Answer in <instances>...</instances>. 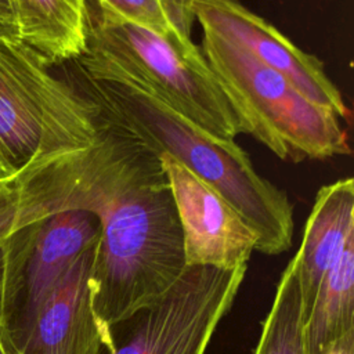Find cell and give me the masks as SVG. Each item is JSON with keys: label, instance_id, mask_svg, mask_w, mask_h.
Listing matches in <instances>:
<instances>
[{"label": "cell", "instance_id": "15", "mask_svg": "<svg viewBox=\"0 0 354 354\" xmlns=\"http://www.w3.org/2000/svg\"><path fill=\"white\" fill-rule=\"evenodd\" d=\"M122 19L183 46H192L194 14L189 0H87Z\"/></svg>", "mask_w": 354, "mask_h": 354}, {"label": "cell", "instance_id": "8", "mask_svg": "<svg viewBox=\"0 0 354 354\" xmlns=\"http://www.w3.org/2000/svg\"><path fill=\"white\" fill-rule=\"evenodd\" d=\"M189 4L202 29L238 44L259 62L283 75L311 101L340 119H350L351 111L324 62L292 43L267 19L239 0H189Z\"/></svg>", "mask_w": 354, "mask_h": 354}, {"label": "cell", "instance_id": "10", "mask_svg": "<svg viewBox=\"0 0 354 354\" xmlns=\"http://www.w3.org/2000/svg\"><path fill=\"white\" fill-rule=\"evenodd\" d=\"M95 248L83 252L47 296L18 354H104L91 300Z\"/></svg>", "mask_w": 354, "mask_h": 354}, {"label": "cell", "instance_id": "14", "mask_svg": "<svg viewBox=\"0 0 354 354\" xmlns=\"http://www.w3.org/2000/svg\"><path fill=\"white\" fill-rule=\"evenodd\" d=\"M254 354H307L303 296L295 256L281 275Z\"/></svg>", "mask_w": 354, "mask_h": 354}, {"label": "cell", "instance_id": "5", "mask_svg": "<svg viewBox=\"0 0 354 354\" xmlns=\"http://www.w3.org/2000/svg\"><path fill=\"white\" fill-rule=\"evenodd\" d=\"M82 58L147 90L221 140L239 124L201 46H183L87 1V50Z\"/></svg>", "mask_w": 354, "mask_h": 354}, {"label": "cell", "instance_id": "17", "mask_svg": "<svg viewBox=\"0 0 354 354\" xmlns=\"http://www.w3.org/2000/svg\"><path fill=\"white\" fill-rule=\"evenodd\" d=\"M4 241L6 239H3L0 242V337H1V340H3V329H1V326H3L4 289H6V272H7V248H6V242Z\"/></svg>", "mask_w": 354, "mask_h": 354}, {"label": "cell", "instance_id": "12", "mask_svg": "<svg viewBox=\"0 0 354 354\" xmlns=\"http://www.w3.org/2000/svg\"><path fill=\"white\" fill-rule=\"evenodd\" d=\"M19 40L51 65L87 50V0H11Z\"/></svg>", "mask_w": 354, "mask_h": 354}, {"label": "cell", "instance_id": "9", "mask_svg": "<svg viewBox=\"0 0 354 354\" xmlns=\"http://www.w3.org/2000/svg\"><path fill=\"white\" fill-rule=\"evenodd\" d=\"M158 156L176 203L187 266L246 267L257 243L249 225L184 165L166 153Z\"/></svg>", "mask_w": 354, "mask_h": 354}, {"label": "cell", "instance_id": "16", "mask_svg": "<svg viewBox=\"0 0 354 354\" xmlns=\"http://www.w3.org/2000/svg\"><path fill=\"white\" fill-rule=\"evenodd\" d=\"M0 37L19 39L17 18L11 0H0Z\"/></svg>", "mask_w": 354, "mask_h": 354}, {"label": "cell", "instance_id": "4", "mask_svg": "<svg viewBox=\"0 0 354 354\" xmlns=\"http://www.w3.org/2000/svg\"><path fill=\"white\" fill-rule=\"evenodd\" d=\"M202 30L201 50L241 133L293 163L351 153L347 130L337 115L311 101L238 44Z\"/></svg>", "mask_w": 354, "mask_h": 354}, {"label": "cell", "instance_id": "1", "mask_svg": "<svg viewBox=\"0 0 354 354\" xmlns=\"http://www.w3.org/2000/svg\"><path fill=\"white\" fill-rule=\"evenodd\" d=\"M73 80L111 119L156 155L166 153L210 185L256 235V250L281 254L292 246L293 206L288 194L254 169L235 140L194 124L133 82L79 57Z\"/></svg>", "mask_w": 354, "mask_h": 354}, {"label": "cell", "instance_id": "21", "mask_svg": "<svg viewBox=\"0 0 354 354\" xmlns=\"http://www.w3.org/2000/svg\"><path fill=\"white\" fill-rule=\"evenodd\" d=\"M3 184H4V183H0V187H1V185H3Z\"/></svg>", "mask_w": 354, "mask_h": 354}, {"label": "cell", "instance_id": "11", "mask_svg": "<svg viewBox=\"0 0 354 354\" xmlns=\"http://www.w3.org/2000/svg\"><path fill=\"white\" fill-rule=\"evenodd\" d=\"M354 238V180L321 187L307 217L303 239L295 254L303 296L304 321L319 283Z\"/></svg>", "mask_w": 354, "mask_h": 354}, {"label": "cell", "instance_id": "20", "mask_svg": "<svg viewBox=\"0 0 354 354\" xmlns=\"http://www.w3.org/2000/svg\"><path fill=\"white\" fill-rule=\"evenodd\" d=\"M0 354H10V351L7 350V347H6V344L3 343V340H1V337H0Z\"/></svg>", "mask_w": 354, "mask_h": 354}, {"label": "cell", "instance_id": "18", "mask_svg": "<svg viewBox=\"0 0 354 354\" xmlns=\"http://www.w3.org/2000/svg\"><path fill=\"white\" fill-rule=\"evenodd\" d=\"M329 354H354V335L344 337L342 342H339Z\"/></svg>", "mask_w": 354, "mask_h": 354}, {"label": "cell", "instance_id": "3", "mask_svg": "<svg viewBox=\"0 0 354 354\" xmlns=\"http://www.w3.org/2000/svg\"><path fill=\"white\" fill-rule=\"evenodd\" d=\"M19 39L0 37V163L8 183L37 162L94 144L108 116Z\"/></svg>", "mask_w": 354, "mask_h": 354}, {"label": "cell", "instance_id": "13", "mask_svg": "<svg viewBox=\"0 0 354 354\" xmlns=\"http://www.w3.org/2000/svg\"><path fill=\"white\" fill-rule=\"evenodd\" d=\"M354 335V238L319 283L304 321L307 354H329Z\"/></svg>", "mask_w": 354, "mask_h": 354}, {"label": "cell", "instance_id": "19", "mask_svg": "<svg viewBox=\"0 0 354 354\" xmlns=\"http://www.w3.org/2000/svg\"><path fill=\"white\" fill-rule=\"evenodd\" d=\"M0 183H8V176L0 163Z\"/></svg>", "mask_w": 354, "mask_h": 354}, {"label": "cell", "instance_id": "2", "mask_svg": "<svg viewBox=\"0 0 354 354\" xmlns=\"http://www.w3.org/2000/svg\"><path fill=\"white\" fill-rule=\"evenodd\" d=\"M91 272L104 342L111 325L166 293L187 268L183 231L159 156L129 177L97 212Z\"/></svg>", "mask_w": 354, "mask_h": 354}, {"label": "cell", "instance_id": "7", "mask_svg": "<svg viewBox=\"0 0 354 354\" xmlns=\"http://www.w3.org/2000/svg\"><path fill=\"white\" fill-rule=\"evenodd\" d=\"M100 235L98 214L84 209L53 213L7 235L1 329L11 354L19 353L47 296Z\"/></svg>", "mask_w": 354, "mask_h": 354}, {"label": "cell", "instance_id": "6", "mask_svg": "<svg viewBox=\"0 0 354 354\" xmlns=\"http://www.w3.org/2000/svg\"><path fill=\"white\" fill-rule=\"evenodd\" d=\"M246 267L221 270L187 266L155 301L109 326L106 354H205L232 307Z\"/></svg>", "mask_w": 354, "mask_h": 354}]
</instances>
